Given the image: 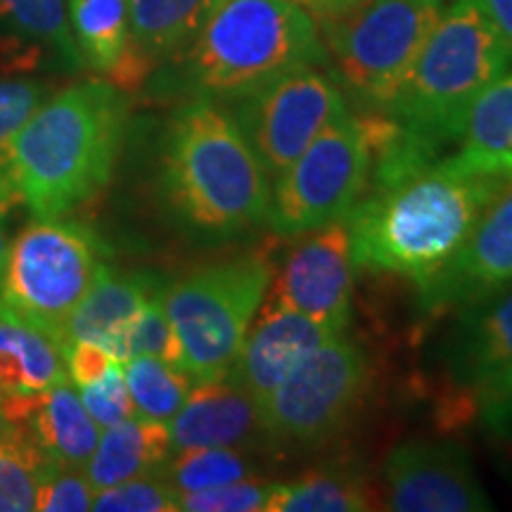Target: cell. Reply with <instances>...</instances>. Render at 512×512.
<instances>
[{
	"instance_id": "6da1fadb",
	"label": "cell",
	"mask_w": 512,
	"mask_h": 512,
	"mask_svg": "<svg viewBox=\"0 0 512 512\" xmlns=\"http://www.w3.org/2000/svg\"><path fill=\"white\" fill-rule=\"evenodd\" d=\"M155 200L171 228L195 242H223L266 221L268 171L233 117L195 98L166 119L157 140Z\"/></svg>"
},
{
	"instance_id": "7a4b0ae2",
	"label": "cell",
	"mask_w": 512,
	"mask_h": 512,
	"mask_svg": "<svg viewBox=\"0 0 512 512\" xmlns=\"http://www.w3.org/2000/svg\"><path fill=\"white\" fill-rule=\"evenodd\" d=\"M510 178L470 169L451 155L375 185L344 219L354 268L422 285L463 247L486 202Z\"/></svg>"
},
{
	"instance_id": "3957f363",
	"label": "cell",
	"mask_w": 512,
	"mask_h": 512,
	"mask_svg": "<svg viewBox=\"0 0 512 512\" xmlns=\"http://www.w3.org/2000/svg\"><path fill=\"white\" fill-rule=\"evenodd\" d=\"M128 126V100L91 79L50 95L10 143V171L31 219H62L112 183Z\"/></svg>"
},
{
	"instance_id": "277c9868",
	"label": "cell",
	"mask_w": 512,
	"mask_h": 512,
	"mask_svg": "<svg viewBox=\"0 0 512 512\" xmlns=\"http://www.w3.org/2000/svg\"><path fill=\"white\" fill-rule=\"evenodd\" d=\"M200 98H245L292 69L328 62L316 19L294 0H219L178 57Z\"/></svg>"
},
{
	"instance_id": "5b68a950",
	"label": "cell",
	"mask_w": 512,
	"mask_h": 512,
	"mask_svg": "<svg viewBox=\"0 0 512 512\" xmlns=\"http://www.w3.org/2000/svg\"><path fill=\"white\" fill-rule=\"evenodd\" d=\"M512 53L472 0H456L420 50L389 117L434 150L458 143L479 93L508 72Z\"/></svg>"
},
{
	"instance_id": "8992f818",
	"label": "cell",
	"mask_w": 512,
	"mask_h": 512,
	"mask_svg": "<svg viewBox=\"0 0 512 512\" xmlns=\"http://www.w3.org/2000/svg\"><path fill=\"white\" fill-rule=\"evenodd\" d=\"M271 280V259L254 252L166 280L162 306L181 351V370L192 382L230 375Z\"/></svg>"
},
{
	"instance_id": "52a82bcc",
	"label": "cell",
	"mask_w": 512,
	"mask_h": 512,
	"mask_svg": "<svg viewBox=\"0 0 512 512\" xmlns=\"http://www.w3.org/2000/svg\"><path fill=\"white\" fill-rule=\"evenodd\" d=\"M107 268V249L91 228L67 216L34 219L8 247L0 299L60 339L64 323Z\"/></svg>"
},
{
	"instance_id": "ba28073f",
	"label": "cell",
	"mask_w": 512,
	"mask_h": 512,
	"mask_svg": "<svg viewBox=\"0 0 512 512\" xmlns=\"http://www.w3.org/2000/svg\"><path fill=\"white\" fill-rule=\"evenodd\" d=\"M441 15V0H366L325 27L339 79L368 112H389Z\"/></svg>"
},
{
	"instance_id": "9c48e42d",
	"label": "cell",
	"mask_w": 512,
	"mask_h": 512,
	"mask_svg": "<svg viewBox=\"0 0 512 512\" xmlns=\"http://www.w3.org/2000/svg\"><path fill=\"white\" fill-rule=\"evenodd\" d=\"M370 155L358 117L344 114L275 176L266 223L280 238H297L344 221L368 190Z\"/></svg>"
},
{
	"instance_id": "30bf717a",
	"label": "cell",
	"mask_w": 512,
	"mask_h": 512,
	"mask_svg": "<svg viewBox=\"0 0 512 512\" xmlns=\"http://www.w3.org/2000/svg\"><path fill=\"white\" fill-rule=\"evenodd\" d=\"M368 356L339 332L304 356L259 403L273 444H323L342 430L368 389Z\"/></svg>"
},
{
	"instance_id": "8fae6325",
	"label": "cell",
	"mask_w": 512,
	"mask_h": 512,
	"mask_svg": "<svg viewBox=\"0 0 512 512\" xmlns=\"http://www.w3.org/2000/svg\"><path fill=\"white\" fill-rule=\"evenodd\" d=\"M344 114L349 107L337 83L299 67L240 98L235 119L268 174L278 176Z\"/></svg>"
},
{
	"instance_id": "7c38bea8",
	"label": "cell",
	"mask_w": 512,
	"mask_h": 512,
	"mask_svg": "<svg viewBox=\"0 0 512 512\" xmlns=\"http://www.w3.org/2000/svg\"><path fill=\"white\" fill-rule=\"evenodd\" d=\"M266 299L339 332L347 330L354 299L347 223L335 221L304 233L273 273Z\"/></svg>"
},
{
	"instance_id": "4fadbf2b",
	"label": "cell",
	"mask_w": 512,
	"mask_h": 512,
	"mask_svg": "<svg viewBox=\"0 0 512 512\" xmlns=\"http://www.w3.org/2000/svg\"><path fill=\"white\" fill-rule=\"evenodd\" d=\"M387 510L479 512L491 510L467 451L456 441H403L384 460Z\"/></svg>"
},
{
	"instance_id": "5bb4252c",
	"label": "cell",
	"mask_w": 512,
	"mask_h": 512,
	"mask_svg": "<svg viewBox=\"0 0 512 512\" xmlns=\"http://www.w3.org/2000/svg\"><path fill=\"white\" fill-rule=\"evenodd\" d=\"M512 285V178L486 202L463 247L418 285L425 311L463 309Z\"/></svg>"
},
{
	"instance_id": "9a60e30c",
	"label": "cell",
	"mask_w": 512,
	"mask_h": 512,
	"mask_svg": "<svg viewBox=\"0 0 512 512\" xmlns=\"http://www.w3.org/2000/svg\"><path fill=\"white\" fill-rule=\"evenodd\" d=\"M335 335L339 330L330 325L264 299L228 377L261 403L304 356Z\"/></svg>"
},
{
	"instance_id": "2e32d148",
	"label": "cell",
	"mask_w": 512,
	"mask_h": 512,
	"mask_svg": "<svg viewBox=\"0 0 512 512\" xmlns=\"http://www.w3.org/2000/svg\"><path fill=\"white\" fill-rule=\"evenodd\" d=\"M166 427L174 451L207 446L252 451L264 441L271 444L259 403L230 377L192 384L183 408Z\"/></svg>"
},
{
	"instance_id": "e0dca14e",
	"label": "cell",
	"mask_w": 512,
	"mask_h": 512,
	"mask_svg": "<svg viewBox=\"0 0 512 512\" xmlns=\"http://www.w3.org/2000/svg\"><path fill=\"white\" fill-rule=\"evenodd\" d=\"M0 418L22 425L43 453L62 467L86 465L102 434L72 380L57 382L41 394L3 399Z\"/></svg>"
},
{
	"instance_id": "ac0fdd59",
	"label": "cell",
	"mask_w": 512,
	"mask_h": 512,
	"mask_svg": "<svg viewBox=\"0 0 512 512\" xmlns=\"http://www.w3.org/2000/svg\"><path fill=\"white\" fill-rule=\"evenodd\" d=\"M219 0H128V55L114 86L133 88L159 62L178 60Z\"/></svg>"
},
{
	"instance_id": "d6986e66",
	"label": "cell",
	"mask_w": 512,
	"mask_h": 512,
	"mask_svg": "<svg viewBox=\"0 0 512 512\" xmlns=\"http://www.w3.org/2000/svg\"><path fill=\"white\" fill-rule=\"evenodd\" d=\"M446 361L460 389L472 394L489 377L512 366V285L463 306L448 339Z\"/></svg>"
},
{
	"instance_id": "ffe728a7",
	"label": "cell",
	"mask_w": 512,
	"mask_h": 512,
	"mask_svg": "<svg viewBox=\"0 0 512 512\" xmlns=\"http://www.w3.org/2000/svg\"><path fill=\"white\" fill-rule=\"evenodd\" d=\"M164 283V278L150 271L107 268L64 323L62 349L72 342H91L114 354L121 332L143 304L162 294Z\"/></svg>"
},
{
	"instance_id": "44dd1931",
	"label": "cell",
	"mask_w": 512,
	"mask_h": 512,
	"mask_svg": "<svg viewBox=\"0 0 512 512\" xmlns=\"http://www.w3.org/2000/svg\"><path fill=\"white\" fill-rule=\"evenodd\" d=\"M69 380L60 339L24 320L0 299V401L41 394Z\"/></svg>"
},
{
	"instance_id": "7402d4cb",
	"label": "cell",
	"mask_w": 512,
	"mask_h": 512,
	"mask_svg": "<svg viewBox=\"0 0 512 512\" xmlns=\"http://www.w3.org/2000/svg\"><path fill=\"white\" fill-rule=\"evenodd\" d=\"M171 451L174 446L164 422L133 415L102 430L98 446L83 465V472L95 491L110 489L128 479L157 475Z\"/></svg>"
},
{
	"instance_id": "603a6c76",
	"label": "cell",
	"mask_w": 512,
	"mask_h": 512,
	"mask_svg": "<svg viewBox=\"0 0 512 512\" xmlns=\"http://www.w3.org/2000/svg\"><path fill=\"white\" fill-rule=\"evenodd\" d=\"M456 157L484 174L512 176V72L486 86L470 107Z\"/></svg>"
},
{
	"instance_id": "cb8c5ba5",
	"label": "cell",
	"mask_w": 512,
	"mask_h": 512,
	"mask_svg": "<svg viewBox=\"0 0 512 512\" xmlns=\"http://www.w3.org/2000/svg\"><path fill=\"white\" fill-rule=\"evenodd\" d=\"M0 38L53 57L67 72L83 67L69 27L67 0H0Z\"/></svg>"
},
{
	"instance_id": "d4e9b609",
	"label": "cell",
	"mask_w": 512,
	"mask_h": 512,
	"mask_svg": "<svg viewBox=\"0 0 512 512\" xmlns=\"http://www.w3.org/2000/svg\"><path fill=\"white\" fill-rule=\"evenodd\" d=\"M375 508L380 505L366 479L356 472L325 467L275 484L266 512H363Z\"/></svg>"
},
{
	"instance_id": "484cf974",
	"label": "cell",
	"mask_w": 512,
	"mask_h": 512,
	"mask_svg": "<svg viewBox=\"0 0 512 512\" xmlns=\"http://www.w3.org/2000/svg\"><path fill=\"white\" fill-rule=\"evenodd\" d=\"M67 12L83 67L114 81L128 55V0H69Z\"/></svg>"
},
{
	"instance_id": "4316f807",
	"label": "cell",
	"mask_w": 512,
	"mask_h": 512,
	"mask_svg": "<svg viewBox=\"0 0 512 512\" xmlns=\"http://www.w3.org/2000/svg\"><path fill=\"white\" fill-rule=\"evenodd\" d=\"M55 467L22 425L0 418V512L36 510L38 486Z\"/></svg>"
},
{
	"instance_id": "83f0119b",
	"label": "cell",
	"mask_w": 512,
	"mask_h": 512,
	"mask_svg": "<svg viewBox=\"0 0 512 512\" xmlns=\"http://www.w3.org/2000/svg\"><path fill=\"white\" fill-rule=\"evenodd\" d=\"M136 418L169 425L188 399L192 382L181 368L157 356H133L121 363Z\"/></svg>"
},
{
	"instance_id": "f1b7e54d",
	"label": "cell",
	"mask_w": 512,
	"mask_h": 512,
	"mask_svg": "<svg viewBox=\"0 0 512 512\" xmlns=\"http://www.w3.org/2000/svg\"><path fill=\"white\" fill-rule=\"evenodd\" d=\"M159 475L174 486L178 496H183L192 494V491L254 477L256 465L252 456H247L245 448H181V451H171Z\"/></svg>"
},
{
	"instance_id": "f546056e",
	"label": "cell",
	"mask_w": 512,
	"mask_h": 512,
	"mask_svg": "<svg viewBox=\"0 0 512 512\" xmlns=\"http://www.w3.org/2000/svg\"><path fill=\"white\" fill-rule=\"evenodd\" d=\"M112 356L119 363L133 356H157L181 368V351H178L176 335L164 313L162 294L143 304V309L131 318V323L121 332Z\"/></svg>"
},
{
	"instance_id": "4dcf8cb0",
	"label": "cell",
	"mask_w": 512,
	"mask_h": 512,
	"mask_svg": "<svg viewBox=\"0 0 512 512\" xmlns=\"http://www.w3.org/2000/svg\"><path fill=\"white\" fill-rule=\"evenodd\" d=\"M181 496L166 479L145 475L95 491L93 510L98 512H176Z\"/></svg>"
},
{
	"instance_id": "1f68e13d",
	"label": "cell",
	"mask_w": 512,
	"mask_h": 512,
	"mask_svg": "<svg viewBox=\"0 0 512 512\" xmlns=\"http://www.w3.org/2000/svg\"><path fill=\"white\" fill-rule=\"evenodd\" d=\"M273 489L275 482H266L254 475L238 479V482L183 494L178 505L185 512H266Z\"/></svg>"
},
{
	"instance_id": "d6a6232c",
	"label": "cell",
	"mask_w": 512,
	"mask_h": 512,
	"mask_svg": "<svg viewBox=\"0 0 512 512\" xmlns=\"http://www.w3.org/2000/svg\"><path fill=\"white\" fill-rule=\"evenodd\" d=\"M95 489L83 467H50L38 486L36 510L41 512H86L93 510Z\"/></svg>"
},
{
	"instance_id": "836d02e7",
	"label": "cell",
	"mask_w": 512,
	"mask_h": 512,
	"mask_svg": "<svg viewBox=\"0 0 512 512\" xmlns=\"http://www.w3.org/2000/svg\"><path fill=\"white\" fill-rule=\"evenodd\" d=\"M76 389H79L83 406L88 408L91 418L98 422L102 430L136 415L133 413L131 394H128L126 387L124 366L119 361H114L100 380Z\"/></svg>"
},
{
	"instance_id": "e575fe53",
	"label": "cell",
	"mask_w": 512,
	"mask_h": 512,
	"mask_svg": "<svg viewBox=\"0 0 512 512\" xmlns=\"http://www.w3.org/2000/svg\"><path fill=\"white\" fill-rule=\"evenodd\" d=\"M50 98V86L38 79L0 81V152L8 150L19 128Z\"/></svg>"
},
{
	"instance_id": "d590c367",
	"label": "cell",
	"mask_w": 512,
	"mask_h": 512,
	"mask_svg": "<svg viewBox=\"0 0 512 512\" xmlns=\"http://www.w3.org/2000/svg\"><path fill=\"white\" fill-rule=\"evenodd\" d=\"M64 351V363H67L69 380L76 387H86L95 380H100L107 373V368L112 366L117 358H112L110 351H105L98 344L91 342H72L67 344Z\"/></svg>"
},
{
	"instance_id": "8d00e7d4",
	"label": "cell",
	"mask_w": 512,
	"mask_h": 512,
	"mask_svg": "<svg viewBox=\"0 0 512 512\" xmlns=\"http://www.w3.org/2000/svg\"><path fill=\"white\" fill-rule=\"evenodd\" d=\"M294 3L304 5L311 12V17L316 19V24L325 29L330 24L342 22L344 17L361 8L366 0H294Z\"/></svg>"
},
{
	"instance_id": "74e56055",
	"label": "cell",
	"mask_w": 512,
	"mask_h": 512,
	"mask_svg": "<svg viewBox=\"0 0 512 512\" xmlns=\"http://www.w3.org/2000/svg\"><path fill=\"white\" fill-rule=\"evenodd\" d=\"M472 399H475L479 406L489 408H501L505 403H512V366L501 370V373H496L494 377H489V380L472 394Z\"/></svg>"
},
{
	"instance_id": "f35d334b",
	"label": "cell",
	"mask_w": 512,
	"mask_h": 512,
	"mask_svg": "<svg viewBox=\"0 0 512 512\" xmlns=\"http://www.w3.org/2000/svg\"><path fill=\"white\" fill-rule=\"evenodd\" d=\"M512 53V0H472Z\"/></svg>"
},
{
	"instance_id": "ab89813d",
	"label": "cell",
	"mask_w": 512,
	"mask_h": 512,
	"mask_svg": "<svg viewBox=\"0 0 512 512\" xmlns=\"http://www.w3.org/2000/svg\"><path fill=\"white\" fill-rule=\"evenodd\" d=\"M5 221L8 216L0 211V278H3V268H5V259H8V235H5Z\"/></svg>"
}]
</instances>
